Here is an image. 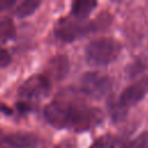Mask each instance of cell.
<instances>
[{"label":"cell","mask_w":148,"mask_h":148,"mask_svg":"<svg viewBox=\"0 0 148 148\" xmlns=\"http://www.w3.org/2000/svg\"><path fill=\"white\" fill-rule=\"evenodd\" d=\"M44 117L56 128H69L75 132L89 131L103 121L99 109L68 101H52L45 106Z\"/></svg>","instance_id":"cell-1"},{"label":"cell","mask_w":148,"mask_h":148,"mask_svg":"<svg viewBox=\"0 0 148 148\" xmlns=\"http://www.w3.org/2000/svg\"><path fill=\"white\" fill-rule=\"evenodd\" d=\"M121 51V45L113 38L103 37L91 40L86 47V60L91 66H105L113 62Z\"/></svg>","instance_id":"cell-2"},{"label":"cell","mask_w":148,"mask_h":148,"mask_svg":"<svg viewBox=\"0 0 148 148\" xmlns=\"http://www.w3.org/2000/svg\"><path fill=\"white\" fill-rule=\"evenodd\" d=\"M106 20H110V17L109 18L102 17V18H98L96 22H88V23H83L77 20L74 21V20H69V18H62L57 24L54 32H56V36L60 40L69 43V42H73L75 39L80 38L81 36H83L86 34H89L91 31H96V30L101 29L103 27L102 22L106 21Z\"/></svg>","instance_id":"cell-3"},{"label":"cell","mask_w":148,"mask_h":148,"mask_svg":"<svg viewBox=\"0 0 148 148\" xmlns=\"http://www.w3.org/2000/svg\"><path fill=\"white\" fill-rule=\"evenodd\" d=\"M81 91L95 99L104 97L112 88V81L109 76L96 72H87L80 81Z\"/></svg>","instance_id":"cell-4"},{"label":"cell","mask_w":148,"mask_h":148,"mask_svg":"<svg viewBox=\"0 0 148 148\" xmlns=\"http://www.w3.org/2000/svg\"><path fill=\"white\" fill-rule=\"evenodd\" d=\"M51 82L44 74H34L18 88V96L23 99H38L47 95Z\"/></svg>","instance_id":"cell-5"},{"label":"cell","mask_w":148,"mask_h":148,"mask_svg":"<svg viewBox=\"0 0 148 148\" xmlns=\"http://www.w3.org/2000/svg\"><path fill=\"white\" fill-rule=\"evenodd\" d=\"M148 92V75H145L128 86L119 96V104L125 109L139 103Z\"/></svg>","instance_id":"cell-6"},{"label":"cell","mask_w":148,"mask_h":148,"mask_svg":"<svg viewBox=\"0 0 148 148\" xmlns=\"http://www.w3.org/2000/svg\"><path fill=\"white\" fill-rule=\"evenodd\" d=\"M69 71V60L66 54H57L52 57L45 69V76L49 81H60L62 80Z\"/></svg>","instance_id":"cell-7"},{"label":"cell","mask_w":148,"mask_h":148,"mask_svg":"<svg viewBox=\"0 0 148 148\" xmlns=\"http://www.w3.org/2000/svg\"><path fill=\"white\" fill-rule=\"evenodd\" d=\"M38 139L32 133L15 132L5 135V148H37Z\"/></svg>","instance_id":"cell-8"},{"label":"cell","mask_w":148,"mask_h":148,"mask_svg":"<svg viewBox=\"0 0 148 148\" xmlns=\"http://www.w3.org/2000/svg\"><path fill=\"white\" fill-rule=\"evenodd\" d=\"M97 2L94 0H77L72 3V15L77 21H83L95 9Z\"/></svg>","instance_id":"cell-9"},{"label":"cell","mask_w":148,"mask_h":148,"mask_svg":"<svg viewBox=\"0 0 148 148\" xmlns=\"http://www.w3.org/2000/svg\"><path fill=\"white\" fill-rule=\"evenodd\" d=\"M16 35L15 24L10 17H0V44L14 39Z\"/></svg>","instance_id":"cell-10"},{"label":"cell","mask_w":148,"mask_h":148,"mask_svg":"<svg viewBox=\"0 0 148 148\" xmlns=\"http://www.w3.org/2000/svg\"><path fill=\"white\" fill-rule=\"evenodd\" d=\"M39 6H40L39 0H24L21 3H18V6L16 7L15 15L20 18L27 17V16L34 14Z\"/></svg>","instance_id":"cell-11"},{"label":"cell","mask_w":148,"mask_h":148,"mask_svg":"<svg viewBox=\"0 0 148 148\" xmlns=\"http://www.w3.org/2000/svg\"><path fill=\"white\" fill-rule=\"evenodd\" d=\"M116 139L114 136L110 135V134H105L102 135L99 138H97L89 148H116Z\"/></svg>","instance_id":"cell-12"},{"label":"cell","mask_w":148,"mask_h":148,"mask_svg":"<svg viewBox=\"0 0 148 148\" xmlns=\"http://www.w3.org/2000/svg\"><path fill=\"white\" fill-rule=\"evenodd\" d=\"M109 110H110V114L112 116V118L114 119V121H118L120 119H123L126 114L127 109H125L124 106H121L119 104V102H113L109 105Z\"/></svg>","instance_id":"cell-13"},{"label":"cell","mask_w":148,"mask_h":148,"mask_svg":"<svg viewBox=\"0 0 148 148\" xmlns=\"http://www.w3.org/2000/svg\"><path fill=\"white\" fill-rule=\"evenodd\" d=\"M12 61V57L9 54V52L3 49V47H0V68H3V67H7Z\"/></svg>","instance_id":"cell-14"},{"label":"cell","mask_w":148,"mask_h":148,"mask_svg":"<svg viewBox=\"0 0 148 148\" xmlns=\"http://www.w3.org/2000/svg\"><path fill=\"white\" fill-rule=\"evenodd\" d=\"M147 138H148L147 133L142 134L135 142H133V148H148L147 147Z\"/></svg>","instance_id":"cell-15"},{"label":"cell","mask_w":148,"mask_h":148,"mask_svg":"<svg viewBox=\"0 0 148 148\" xmlns=\"http://www.w3.org/2000/svg\"><path fill=\"white\" fill-rule=\"evenodd\" d=\"M53 148H75V143L73 140L66 139V140H62L59 143H57Z\"/></svg>","instance_id":"cell-16"},{"label":"cell","mask_w":148,"mask_h":148,"mask_svg":"<svg viewBox=\"0 0 148 148\" xmlns=\"http://www.w3.org/2000/svg\"><path fill=\"white\" fill-rule=\"evenodd\" d=\"M16 3V0H0V12L9 9Z\"/></svg>","instance_id":"cell-17"},{"label":"cell","mask_w":148,"mask_h":148,"mask_svg":"<svg viewBox=\"0 0 148 148\" xmlns=\"http://www.w3.org/2000/svg\"><path fill=\"white\" fill-rule=\"evenodd\" d=\"M5 135L6 133H3L0 130V148H5Z\"/></svg>","instance_id":"cell-18"},{"label":"cell","mask_w":148,"mask_h":148,"mask_svg":"<svg viewBox=\"0 0 148 148\" xmlns=\"http://www.w3.org/2000/svg\"><path fill=\"white\" fill-rule=\"evenodd\" d=\"M125 148H133V143H132V145H130V146H127V147H125Z\"/></svg>","instance_id":"cell-19"}]
</instances>
